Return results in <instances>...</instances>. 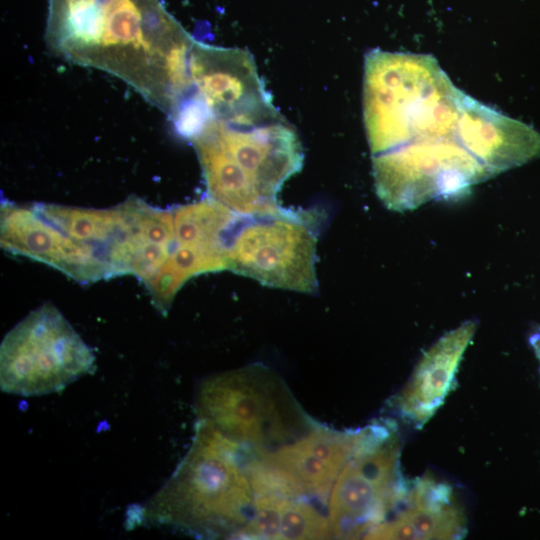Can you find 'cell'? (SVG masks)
I'll use <instances>...</instances> for the list:
<instances>
[{
  "instance_id": "obj_1",
  "label": "cell",
  "mask_w": 540,
  "mask_h": 540,
  "mask_svg": "<svg viewBox=\"0 0 540 540\" xmlns=\"http://www.w3.org/2000/svg\"><path fill=\"white\" fill-rule=\"evenodd\" d=\"M363 116L373 175L425 203L540 156V133L458 89L429 54L365 56Z\"/></svg>"
},
{
  "instance_id": "obj_2",
  "label": "cell",
  "mask_w": 540,
  "mask_h": 540,
  "mask_svg": "<svg viewBox=\"0 0 540 540\" xmlns=\"http://www.w3.org/2000/svg\"><path fill=\"white\" fill-rule=\"evenodd\" d=\"M247 451L205 421L166 483L142 509V520L199 538H237L253 514Z\"/></svg>"
},
{
  "instance_id": "obj_3",
  "label": "cell",
  "mask_w": 540,
  "mask_h": 540,
  "mask_svg": "<svg viewBox=\"0 0 540 540\" xmlns=\"http://www.w3.org/2000/svg\"><path fill=\"white\" fill-rule=\"evenodd\" d=\"M192 142L210 197L239 215L280 210L278 193L304 160L285 119L257 126L214 119Z\"/></svg>"
},
{
  "instance_id": "obj_4",
  "label": "cell",
  "mask_w": 540,
  "mask_h": 540,
  "mask_svg": "<svg viewBox=\"0 0 540 540\" xmlns=\"http://www.w3.org/2000/svg\"><path fill=\"white\" fill-rule=\"evenodd\" d=\"M196 411L199 420L253 452L274 450L317 424L284 380L260 363L205 378Z\"/></svg>"
},
{
  "instance_id": "obj_5",
  "label": "cell",
  "mask_w": 540,
  "mask_h": 540,
  "mask_svg": "<svg viewBox=\"0 0 540 540\" xmlns=\"http://www.w3.org/2000/svg\"><path fill=\"white\" fill-rule=\"evenodd\" d=\"M323 218L317 208L239 215L229 235L228 270L268 287L315 293Z\"/></svg>"
},
{
  "instance_id": "obj_6",
  "label": "cell",
  "mask_w": 540,
  "mask_h": 540,
  "mask_svg": "<svg viewBox=\"0 0 540 540\" xmlns=\"http://www.w3.org/2000/svg\"><path fill=\"white\" fill-rule=\"evenodd\" d=\"M402 438L388 419L366 425L361 442L338 475L325 504L331 538H366L402 501Z\"/></svg>"
},
{
  "instance_id": "obj_7",
  "label": "cell",
  "mask_w": 540,
  "mask_h": 540,
  "mask_svg": "<svg viewBox=\"0 0 540 540\" xmlns=\"http://www.w3.org/2000/svg\"><path fill=\"white\" fill-rule=\"evenodd\" d=\"M94 368L92 349L50 302L17 323L0 347V386L6 393H55Z\"/></svg>"
},
{
  "instance_id": "obj_8",
  "label": "cell",
  "mask_w": 540,
  "mask_h": 540,
  "mask_svg": "<svg viewBox=\"0 0 540 540\" xmlns=\"http://www.w3.org/2000/svg\"><path fill=\"white\" fill-rule=\"evenodd\" d=\"M365 431L366 426L336 430L317 423L305 435L274 450L250 451L253 475L269 488L318 501L325 507L338 475Z\"/></svg>"
},
{
  "instance_id": "obj_9",
  "label": "cell",
  "mask_w": 540,
  "mask_h": 540,
  "mask_svg": "<svg viewBox=\"0 0 540 540\" xmlns=\"http://www.w3.org/2000/svg\"><path fill=\"white\" fill-rule=\"evenodd\" d=\"M193 55V84L215 119L240 126L285 119L273 105L248 51L193 42Z\"/></svg>"
},
{
  "instance_id": "obj_10",
  "label": "cell",
  "mask_w": 540,
  "mask_h": 540,
  "mask_svg": "<svg viewBox=\"0 0 540 540\" xmlns=\"http://www.w3.org/2000/svg\"><path fill=\"white\" fill-rule=\"evenodd\" d=\"M1 246L45 263L82 284L110 278L107 265L93 248L72 239L36 206L2 204Z\"/></svg>"
},
{
  "instance_id": "obj_11",
  "label": "cell",
  "mask_w": 540,
  "mask_h": 540,
  "mask_svg": "<svg viewBox=\"0 0 540 540\" xmlns=\"http://www.w3.org/2000/svg\"><path fill=\"white\" fill-rule=\"evenodd\" d=\"M466 533V514L453 488L426 473L408 484L395 511L366 539L452 540Z\"/></svg>"
},
{
  "instance_id": "obj_12",
  "label": "cell",
  "mask_w": 540,
  "mask_h": 540,
  "mask_svg": "<svg viewBox=\"0 0 540 540\" xmlns=\"http://www.w3.org/2000/svg\"><path fill=\"white\" fill-rule=\"evenodd\" d=\"M477 329L468 320L441 336L416 364L396 399L400 417L421 428L441 407L452 390L463 355Z\"/></svg>"
},
{
  "instance_id": "obj_13",
  "label": "cell",
  "mask_w": 540,
  "mask_h": 540,
  "mask_svg": "<svg viewBox=\"0 0 540 540\" xmlns=\"http://www.w3.org/2000/svg\"><path fill=\"white\" fill-rule=\"evenodd\" d=\"M228 270V242L202 237L175 240L162 267L146 284L152 303L166 314L184 283L207 272Z\"/></svg>"
},
{
  "instance_id": "obj_14",
  "label": "cell",
  "mask_w": 540,
  "mask_h": 540,
  "mask_svg": "<svg viewBox=\"0 0 540 540\" xmlns=\"http://www.w3.org/2000/svg\"><path fill=\"white\" fill-rule=\"evenodd\" d=\"M103 47L127 46L152 54L141 25V13L131 0H120L108 13L101 42Z\"/></svg>"
},
{
  "instance_id": "obj_15",
  "label": "cell",
  "mask_w": 540,
  "mask_h": 540,
  "mask_svg": "<svg viewBox=\"0 0 540 540\" xmlns=\"http://www.w3.org/2000/svg\"><path fill=\"white\" fill-rule=\"evenodd\" d=\"M107 14L92 0L67 2L65 30L68 40L82 46L100 45Z\"/></svg>"
},
{
  "instance_id": "obj_16",
  "label": "cell",
  "mask_w": 540,
  "mask_h": 540,
  "mask_svg": "<svg viewBox=\"0 0 540 540\" xmlns=\"http://www.w3.org/2000/svg\"><path fill=\"white\" fill-rule=\"evenodd\" d=\"M214 119L213 111L199 94L183 100L173 109L176 132L191 141L198 137Z\"/></svg>"
},
{
  "instance_id": "obj_17",
  "label": "cell",
  "mask_w": 540,
  "mask_h": 540,
  "mask_svg": "<svg viewBox=\"0 0 540 540\" xmlns=\"http://www.w3.org/2000/svg\"><path fill=\"white\" fill-rule=\"evenodd\" d=\"M107 15L118 4L120 0H92Z\"/></svg>"
},
{
  "instance_id": "obj_18",
  "label": "cell",
  "mask_w": 540,
  "mask_h": 540,
  "mask_svg": "<svg viewBox=\"0 0 540 540\" xmlns=\"http://www.w3.org/2000/svg\"><path fill=\"white\" fill-rule=\"evenodd\" d=\"M68 1H74V0H67V2H68Z\"/></svg>"
}]
</instances>
